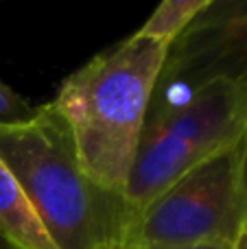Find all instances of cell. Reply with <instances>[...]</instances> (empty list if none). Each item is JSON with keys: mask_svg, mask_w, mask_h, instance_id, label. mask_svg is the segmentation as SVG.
<instances>
[{"mask_svg": "<svg viewBox=\"0 0 247 249\" xmlns=\"http://www.w3.org/2000/svg\"><path fill=\"white\" fill-rule=\"evenodd\" d=\"M169 46L134 33L72 72L51 105L88 179L123 197Z\"/></svg>", "mask_w": 247, "mask_h": 249, "instance_id": "6da1fadb", "label": "cell"}, {"mask_svg": "<svg viewBox=\"0 0 247 249\" xmlns=\"http://www.w3.org/2000/svg\"><path fill=\"white\" fill-rule=\"evenodd\" d=\"M0 160L20 181L57 249H109L131 216L123 197L81 171L66 123L51 103L33 118L0 124Z\"/></svg>", "mask_w": 247, "mask_h": 249, "instance_id": "7a4b0ae2", "label": "cell"}, {"mask_svg": "<svg viewBox=\"0 0 247 249\" xmlns=\"http://www.w3.org/2000/svg\"><path fill=\"white\" fill-rule=\"evenodd\" d=\"M247 127V86L217 81L177 101H151L123 201L138 214L197 164L226 151Z\"/></svg>", "mask_w": 247, "mask_h": 249, "instance_id": "3957f363", "label": "cell"}, {"mask_svg": "<svg viewBox=\"0 0 247 249\" xmlns=\"http://www.w3.org/2000/svg\"><path fill=\"white\" fill-rule=\"evenodd\" d=\"M241 155L243 138L197 164L125 221L116 245L129 249L234 247L245 234Z\"/></svg>", "mask_w": 247, "mask_h": 249, "instance_id": "277c9868", "label": "cell"}, {"mask_svg": "<svg viewBox=\"0 0 247 249\" xmlns=\"http://www.w3.org/2000/svg\"><path fill=\"white\" fill-rule=\"evenodd\" d=\"M217 81L247 86V0H210L169 46L156 92L186 96Z\"/></svg>", "mask_w": 247, "mask_h": 249, "instance_id": "5b68a950", "label": "cell"}, {"mask_svg": "<svg viewBox=\"0 0 247 249\" xmlns=\"http://www.w3.org/2000/svg\"><path fill=\"white\" fill-rule=\"evenodd\" d=\"M0 236L16 249H57L7 164L0 160Z\"/></svg>", "mask_w": 247, "mask_h": 249, "instance_id": "8992f818", "label": "cell"}, {"mask_svg": "<svg viewBox=\"0 0 247 249\" xmlns=\"http://www.w3.org/2000/svg\"><path fill=\"white\" fill-rule=\"evenodd\" d=\"M210 0H164L136 33L166 46L175 42L193 20L208 7Z\"/></svg>", "mask_w": 247, "mask_h": 249, "instance_id": "52a82bcc", "label": "cell"}, {"mask_svg": "<svg viewBox=\"0 0 247 249\" xmlns=\"http://www.w3.org/2000/svg\"><path fill=\"white\" fill-rule=\"evenodd\" d=\"M37 107L31 105L24 96L13 92L7 83L0 81V124L24 123L35 116Z\"/></svg>", "mask_w": 247, "mask_h": 249, "instance_id": "ba28073f", "label": "cell"}, {"mask_svg": "<svg viewBox=\"0 0 247 249\" xmlns=\"http://www.w3.org/2000/svg\"><path fill=\"white\" fill-rule=\"evenodd\" d=\"M241 186L245 197V234H247V127L243 133V155H241Z\"/></svg>", "mask_w": 247, "mask_h": 249, "instance_id": "9c48e42d", "label": "cell"}, {"mask_svg": "<svg viewBox=\"0 0 247 249\" xmlns=\"http://www.w3.org/2000/svg\"><path fill=\"white\" fill-rule=\"evenodd\" d=\"M234 249H247V234H243V236H241L239 241H236Z\"/></svg>", "mask_w": 247, "mask_h": 249, "instance_id": "30bf717a", "label": "cell"}, {"mask_svg": "<svg viewBox=\"0 0 247 249\" xmlns=\"http://www.w3.org/2000/svg\"><path fill=\"white\" fill-rule=\"evenodd\" d=\"M109 249H129V247H121V245H112ZM193 249H234V247H193Z\"/></svg>", "mask_w": 247, "mask_h": 249, "instance_id": "8fae6325", "label": "cell"}, {"mask_svg": "<svg viewBox=\"0 0 247 249\" xmlns=\"http://www.w3.org/2000/svg\"><path fill=\"white\" fill-rule=\"evenodd\" d=\"M0 249H16V247H13V245H9V243L4 241L2 236H0Z\"/></svg>", "mask_w": 247, "mask_h": 249, "instance_id": "7c38bea8", "label": "cell"}]
</instances>
